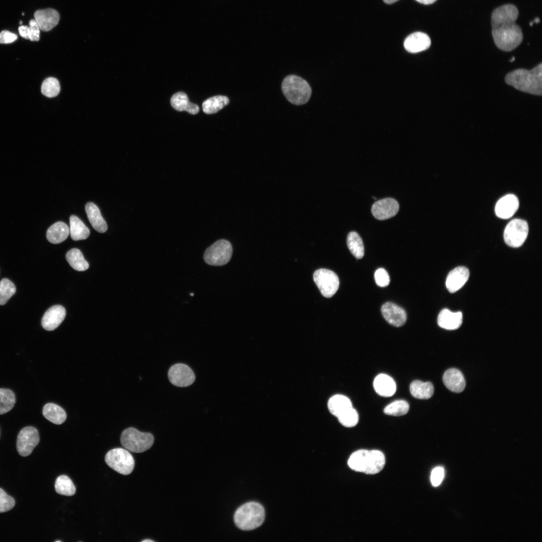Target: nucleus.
Masks as SVG:
<instances>
[{
    "label": "nucleus",
    "instance_id": "obj_1",
    "mask_svg": "<svg viewBox=\"0 0 542 542\" xmlns=\"http://www.w3.org/2000/svg\"><path fill=\"white\" fill-rule=\"evenodd\" d=\"M518 16L517 8L511 4L495 9L491 15L492 35L496 46L504 51H510L521 43V28L515 24Z\"/></svg>",
    "mask_w": 542,
    "mask_h": 542
},
{
    "label": "nucleus",
    "instance_id": "obj_2",
    "mask_svg": "<svg viewBox=\"0 0 542 542\" xmlns=\"http://www.w3.org/2000/svg\"><path fill=\"white\" fill-rule=\"evenodd\" d=\"M505 82L517 90L535 95L542 94V64L530 70L518 69L508 73Z\"/></svg>",
    "mask_w": 542,
    "mask_h": 542
},
{
    "label": "nucleus",
    "instance_id": "obj_3",
    "mask_svg": "<svg viewBox=\"0 0 542 542\" xmlns=\"http://www.w3.org/2000/svg\"><path fill=\"white\" fill-rule=\"evenodd\" d=\"M264 516V509L260 504L249 502L242 505L236 510L234 521L239 528L249 530L262 524Z\"/></svg>",
    "mask_w": 542,
    "mask_h": 542
},
{
    "label": "nucleus",
    "instance_id": "obj_4",
    "mask_svg": "<svg viewBox=\"0 0 542 542\" xmlns=\"http://www.w3.org/2000/svg\"><path fill=\"white\" fill-rule=\"evenodd\" d=\"M282 89L287 100L295 105L306 103L312 94L309 83L302 78L294 75H288L284 78Z\"/></svg>",
    "mask_w": 542,
    "mask_h": 542
},
{
    "label": "nucleus",
    "instance_id": "obj_5",
    "mask_svg": "<svg viewBox=\"0 0 542 542\" xmlns=\"http://www.w3.org/2000/svg\"><path fill=\"white\" fill-rule=\"evenodd\" d=\"M120 440L124 448L139 453L149 450L153 446L154 438L151 433L142 432L130 427L122 432Z\"/></svg>",
    "mask_w": 542,
    "mask_h": 542
},
{
    "label": "nucleus",
    "instance_id": "obj_6",
    "mask_svg": "<svg viewBox=\"0 0 542 542\" xmlns=\"http://www.w3.org/2000/svg\"><path fill=\"white\" fill-rule=\"evenodd\" d=\"M232 254V247L230 242L225 239H220L205 251L203 258L209 265L221 266L227 263Z\"/></svg>",
    "mask_w": 542,
    "mask_h": 542
},
{
    "label": "nucleus",
    "instance_id": "obj_7",
    "mask_svg": "<svg viewBox=\"0 0 542 542\" xmlns=\"http://www.w3.org/2000/svg\"><path fill=\"white\" fill-rule=\"evenodd\" d=\"M105 461L109 467L124 475L131 473L134 466L132 456L127 450L121 448L109 450L105 455Z\"/></svg>",
    "mask_w": 542,
    "mask_h": 542
},
{
    "label": "nucleus",
    "instance_id": "obj_8",
    "mask_svg": "<svg viewBox=\"0 0 542 542\" xmlns=\"http://www.w3.org/2000/svg\"><path fill=\"white\" fill-rule=\"evenodd\" d=\"M528 232L527 222L520 219H514L508 223L504 229V241L512 247H520L526 240Z\"/></svg>",
    "mask_w": 542,
    "mask_h": 542
},
{
    "label": "nucleus",
    "instance_id": "obj_9",
    "mask_svg": "<svg viewBox=\"0 0 542 542\" xmlns=\"http://www.w3.org/2000/svg\"><path fill=\"white\" fill-rule=\"evenodd\" d=\"M313 279L321 294L326 298L332 297L338 289L339 278L331 270L320 268L316 270L313 275Z\"/></svg>",
    "mask_w": 542,
    "mask_h": 542
},
{
    "label": "nucleus",
    "instance_id": "obj_10",
    "mask_svg": "<svg viewBox=\"0 0 542 542\" xmlns=\"http://www.w3.org/2000/svg\"><path fill=\"white\" fill-rule=\"evenodd\" d=\"M39 440V433L35 428L29 426L22 429L18 435L17 441L19 454L24 457L30 455Z\"/></svg>",
    "mask_w": 542,
    "mask_h": 542
},
{
    "label": "nucleus",
    "instance_id": "obj_11",
    "mask_svg": "<svg viewBox=\"0 0 542 542\" xmlns=\"http://www.w3.org/2000/svg\"><path fill=\"white\" fill-rule=\"evenodd\" d=\"M170 382L177 387H187L194 382L195 375L192 369L188 365L181 363L171 366L168 371Z\"/></svg>",
    "mask_w": 542,
    "mask_h": 542
},
{
    "label": "nucleus",
    "instance_id": "obj_12",
    "mask_svg": "<svg viewBox=\"0 0 542 542\" xmlns=\"http://www.w3.org/2000/svg\"><path fill=\"white\" fill-rule=\"evenodd\" d=\"M399 208V204L395 199L386 198L376 201L372 206L371 212L376 219L383 220L395 216Z\"/></svg>",
    "mask_w": 542,
    "mask_h": 542
},
{
    "label": "nucleus",
    "instance_id": "obj_13",
    "mask_svg": "<svg viewBox=\"0 0 542 542\" xmlns=\"http://www.w3.org/2000/svg\"><path fill=\"white\" fill-rule=\"evenodd\" d=\"M381 311L384 318L391 325L400 327L406 322L405 311L393 303L386 302L381 307Z\"/></svg>",
    "mask_w": 542,
    "mask_h": 542
},
{
    "label": "nucleus",
    "instance_id": "obj_14",
    "mask_svg": "<svg viewBox=\"0 0 542 542\" xmlns=\"http://www.w3.org/2000/svg\"><path fill=\"white\" fill-rule=\"evenodd\" d=\"M519 207L518 198L513 194H507L497 202L495 212L496 216L502 219H508L512 217Z\"/></svg>",
    "mask_w": 542,
    "mask_h": 542
},
{
    "label": "nucleus",
    "instance_id": "obj_15",
    "mask_svg": "<svg viewBox=\"0 0 542 542\" xmlns=\"http://www.w3.org/2000/svg\"><path fill=\"white\" fill-rule=\"evenodd\" d=\"M65 316V308L61 305H54L44 313L42 319V326L46 330H54L63 321Z\"/></svg>",
    "mask_w": 542,
    "mask_h": 542
},
{
    "label": "nucleus",
    "instance_id": "obj_16",
    "mask_svg": "<svg viewBox=\"0 0 542 542\" xmlns=\"http://www.w3.org/2000/svg\"><path fill=\"white\" fill-rule=\"evenodd\" d=\"M34 17L40 29L45 32L51 30L57 25L60 20L58 12L51 8L37 10Z\"/></svg>",
    "mask_w": 542,
    "mask_h": 542
},
{
    "label": "nucleus",
    "instance_id": "obj_17",
    "mask_svg": "<svg viewBox=\"0 0 542 542\" xmlns=\"http://www.w3.org/2000/svg\"><path fill=\"white\" fill-rule=\"evenodd\" d=\"M429 36L422 32H415L408 36L404 41L405 50L411 53H418L428 49L431 46Z\"/></svg>",
    "mask_w": 542,
    "mask_h": 542
},
{
    "label": "nucleus",
    "instance_id": "obj_18",
    "mask_svg": "<svg viewBox=\"0 0 542 542\" xmlns=\"http://www.w3.org/2000/svg\"><path fill=\"white\" fill-rule=\"evenodd\" d=\"M469 277L468 269L465 266H458L448 274L446 286L448 290L453 293L461 289L467 282Z\"/></svg>",
    "mask_w": 542,
    "mask_h": 542
},
{
    "label": "nucleus",
    "instance_id": "obj_19",
    "mask_svg": "<svg viewBox=\"0 0 542 542\" xmlns=\"http://www.w3.org/2000/svg\"><path fill=\"white\" fill-rule=\"evenodd\" d=\"M385 463V456L382 452L378 450H368L364 459L363 473L367 474L379 473L383 468Z\"/></svg>",
    "mask_w": 542,
    "mask_h": 542
},
{
    "label": "nucleus",
    "instance_id": "obj_20",
    "mask_svg": "<svg viewBox=\"0 0 542 542\" xmlns=\"http://www.w3.org/2000/svg\"><path fill=\"white\" fill-rule=\"evenodd\" d=\"M443 380L446 387L454 392H461L465 387L464 377L462 372L456 368L446 370L443 375Z\"/></svg>",
    "mask_w": 542,
    "mask_h": 542
},
{
    "label": "nucleus",
    "instance_id": "obj_21",
    "mask_svg": "<svg viewBox=\"0 0 542 542\" xmlns=\"http://www.w3.org/2000/svg\"><path fill=\"white\" fill-rule=\"evenodd\" d=\"M463 316L461 312H453L447 309L442 310L438 317L440 327L447 330H455L462 323Z\"/></svg>",
    "mask_w": 542,
    "mask_h": 542
},
{
    "label": "nucleus",
    "instance_id": "obj_22",
    "mask_svg": "<svg viewBox=\"0 0 542 542\" xmlns=\"http://www.w3.org/2000/svg\"><path fill=\"white\" fill-rule=\"evenodd\" d=\"M373 387L376 392L383 397H389L395 392L396 386L394 380L385 374H379L374 378Z\"/></svg>",
    "mask_w": 542,
    "mask_h": 542
},
{
    "label": "nucleus",
    "instance_id": "obj_23",
    "mask_svg": "<svg viewBox=\"0 0 542 542\" xmlns=\"http://www.w3.org/2000/svg\"><path fill=\"white\" fill-rule=\"evenodd\" d=\"M85 209L88 219L93 228L99 233L105 232L107 230V225L96 205L93 202H89L86 203Z\"/></svg>",
    "mask_w": 542,
    "mask_h": 542
},
{
    "label": "nucleus",
    "instance_id": "obj_24",
    "mask_svg": "<svg viewBox=\"0 0 542 542\" xmlns=\"http://www.w3.org/2000/svg\"><path fill=\"white\" fill-rule=\"evenodd\" d=\"M171 104L177 111L185 110L192 114H196L199 111V106L189 102L187 95L183 92H177L172 96Z\"/></svg>",
    "mask_w": 542,
    "mask_h": 542
},
{
    "label": "nucleus",
    "instance_id": "obj_25",
    "mask_svg": "<svg viewBox=\"0 0 542 542\" xmlns=\"http://www.w3.org/2000/svg\"><path fill=\"white\" fill-rule=\"evenodd\" d=\"M69 233L70 230L67 225L63 222L58 221L48 229L46 237L51 243L57 244L64 241Z\"/></svg>",
    "mask_w": 542,
    "mask_h": 542
},
{
    "label": "nucleus",
    "instance_id": "obj_26",
    "mask_svg": "<svg viewBox=\"0 0 542 542\" xmlns=\"http://www.w3.org/2000/svg\"><path fill=\"white\" fill-rule=\"evenodd\" d=\"M352 407L351 400L347 396L336 394L332 396L328 402L330 412L337 418L343 412Z\"/></svg>",
    "mask_w": 542,
    "mask_h": 542
},
{
    "label": "nucleus",
    "instance_id": "obj_27",
    "mask_svg": "<svg viewBox=\"0 0 542 542\" xmlns=\"http://www.w3.org/2000/svg\"><path fill=\"white\" fill-rule=\"evenodd\" d=\"M411 394L415 398L421 399H427L431 397L434 389L433 384L430 382H423L420 380L413 381L410 387Z\"/></svg>",
    "mask_w": 542,
    "mask_h": 542
},
{
    "label": "nucleus",
    "instance_id": "obj_28",
    "mask_svg": "<svg viewBox=\"0 0 542 542\" xmlns=\"http://www.w3.org/2000/svg\"><path fill=\"white\" fill-rule=\"evenodd\" d=\"M70 233L71 238L75 241L87 238L90 234L88 228L76 216L70 217Z\"/></svg>",
    "mask_w": 542,
    "mask_h": 542
},
{
    "label": "nucleus",
    "instance_id": "obj_29",
    "mask_svg": "<svg viewBox=\"0 0 542 542\" xmlns=\"http://www.w3.org/2000/svg\"><path fill=\"white\" fill-rule=\"evenodd\" d=\"M43 414L46 419L56 425L63 423L67 417L65 411L53 403H48L44 405Z\"/></svg>",
    "mask_w": 542,
    "mask_h": 542
},
{
    "label": "nucleus",
    "instance_id": "obj_30",
    "mask_svg": "<svg viewBox=\"0 0 542 542\" xmlns=\"http://www.w3.org/2000/svg\"><path fill=\"white\" fill-rule=\"evenodd\" d=\"M229 102L227 97L217 95L205 100L202 103V109L204 112L210 114L216 113Z\"/></svg>",
    "mask_w": 542,
    "mask_h": 542
},
{
    "label": "nucleus",
    "instance_id": "obj_31",
    "mask_svg": "<svg viewBox=\"0 0 542 542\" xmlns=\"http://www.w3.org/2000/svg\"><path fill=\"white\" fill-rule=\"evenodd\" d=\"M66 258L70 266L77 271H84L89 267V264L84 259L82 252L77 248L69 250L66 254Z\"/></svg>",
    "mask_w": 542,
    "mask_h": 542
},
{
    "label": "nucleus",
    "instance_id": "obj_32",
    "mask_svg": "<svg viewBox=\"0 0 542 542\" xmlns=\"http://www.w3.org/2000/svg\"><path fill=\"white\" fill-rule=\"evenodd\" d=\"M347 246L351 253L357 259L363 257L364 247L362 240L359 235L355 231L349 233L347 237Z\"/></svg>",
    "mask_w": 542,
    "mask_h": 542
},
{
    "label": "nucleus",
    "instance_id": "obj_33",
    "mask_svg": "<svg viewBox=\"0 0 542 542\" xmlns=\"http://www.w3.org/2000/svg\"><path fill=\"white\" fill-rule=\"evenodd\" d=\"M55 488L57 493L65 496H72L76 492V488L72 481L65 475L57 478Z\"/></svg>",
    "mask_w": 542,
    "mask_h": 542
},
{
    "label": "nucleus",
    "instance_id": "obj_34",
    "mask_svg": "<svg viewBox=\"0 0 542 542\" xmlns=\"http://www.w3.org/2000/svg\"><path fill=\"white\" fill-rule=\"evenodd\" d=\"M16 397L9 389L0 388V415L9 412L14 407Z\"/></svg>",
    "mask_w": 542,
    "mask_h": 542
},
{
    "label": "nucleus",
    "instance_id": "obj_35",
    "mask_svg": "<svg viewBox=\"0 0 542 542\" xmlns=\"http://www.w3.org/2000/svg\"><path fill=\"white\" fill-rule=\"evenodd\" d=\"M20 35L23 38L32 41H38L40 39V29L35 20L29 22V27L21 26L18 29Z\"/></svg>",
    "mask_w": 542,
    "mask_h": 542
},
{
    "label": "nucleus",
    "instance_id": "obj_36",
    "mask_svg": "<svg viewBox=\"0 0 542 542\" xmlns=\"http://www.w3.org/2000/svg\"><path fill=\"white\" fill-rule=\"evenodd\" d=\"M409 404L404 400H396L387 405L383 410L384 414L400 416L405 415L409 410Z\"/></svg>",
    "mask_w": 542,
    "mask_h": 542
},
{
    "label": "nucleus",
    "instance_id": "obj_37",
    "mask_svg": "<svg viewBox=\"0 0 542 542\" xmlns=\"http://www.w3.org/2000/svg\"><path fill=\"white\" fill-rule=\"evenodd\" d=\"M16 288L14 283L8 279L0 281V305H5L15 294Z\"/></svg>",
    "mask_w": 542,
    "mask_h": 542
},
{
    "label": "nucleus",
    "instance_id": "obj_38",
    "mask_svg": "<svg viewBox=\"0 0 542 542\" xmlns=\"http://www.w3.org/2000/svg\"><path fill=\"white\" fill-rule=\"evenodd\" d=\"M60 90V83L55 78H47L44 80L42 84V93L48 97L51 98L56 96L59 93Z\"/></svg>",
    "mask_w": 542,
    "mask_h": 542
},
{
    "label": "nucleus",
    "instance_id": "obj_39",
    "mask_svg": "<svg viewBox=\"0 0 542 542\" xmlns=\"http://www.w3.org/2000/svg\"><path fill=\"white\" fill-rule=\"evenodd\" d=\"M367 452V450H359L352 453L348 461L349 467L355 471L363 472Z\"/></svg>",
    "mask_w": 542,
    "mask_h": 542
},
{
    "label": "nucleus",
    "instance_id": "obj_40",
    "mask_svg": "<svg viewBox=\"0 0 542 542\" xmlns=\"http://www.w3.org/2000/svg\"><path fill=\"white\" fill-rule=\"evenodd\" d=\"M337 418L343 426L351 428L357 425L359 417L358 413L352 406L339 415Z\"/></svg>",
    "mask_w": 542,
    "mask_h": 542
},
{
    "label": "nucleus",
    "instance_id": "obj_41",
    "mask_svg": "<svg viewBox=\"0 0 542 542\" xmlns=\"http://www.w3.org/2000/svg\"><path fill=\"white\" fill-rule=\"evenodd\" d=\"M15 504V499L0 488V513L11 510Z\"/></svg>",
    "mask_w": 542,
    "mask_h": 542
},
{
    "label": "nucleus",
    "instance_id": "obj_42",
    "mask_svg": "<svg viewBox=\"0 0 542 542\" xmlns=\"http://www.w3.org/2000/svg\"><path fill=\"white\" fill-rule=\"evenodd\" d=\"M374 279L376 284L379 287H385L387 286L390 283V278L387 271L383 268L377 269L374 274Z\"/></svg>",
    "mask_w": 542,
    "mask_h": 542
},
{
    "label": "nucleus",
    "instance_id": "obj_43",
    "mask_svg": "<svg viewBox=\"0 0 542 542\" xmlns=\"http://www.w3.org/2000/svg\"><path fill=\"white\" fill-rule=\"evenodd\" d=\"M444 477V469L442 467L438 466L435 468L432 471L431 475V481L434 486H439L442 482Z\"/></svg>",
    "mask_w": 542,
    "mask_h": 542
},
{
    "label": "nucleus",
    "instance_id": "obj_44",
    "mask_svg": "<svg viewBox=\"0 0 542 542\" xmlns=\"http://www.w3.org/2000/svg\"><path fill=\"white\" fill-rule=\"evenodd\" d=\"M17 35L8 31H3L0 33V43L9 44L15 41L17 39Z\"/></svg>",
    "mask_w": 542,
    "mask_h": 542
},
{
    "label": "nucleus",
    "instance_id": "obj_45",
    "mask_svg": "<svg viewBox=\"0 0 542 542\" xmlns=\"http://www.w3.org/2000/svg\"><path fill=\"white\" fill-rule=\"evenodd\" d=\"M416 1L417 2H418L419 3L423 4L429 5V4H432L434 3H435L437 0H416Z\"/></svg>",
    "mask_w": 542,
    "mask_h": 542
},
{
    "label": "nucleus",
    "instance_id": "obj_46",
    "mask_svg": "<svg viewBox=\"0 0 542 542\" xmlns=\"http://www.w3.org/2000/svg\"><path fill=\"white\" fill-rule=\"evenodd\" d=\"M383 1H384V3H385L386 4H391L395 3V2L397 1L398 0H383Z\"/></svg>",
    "mask_w": 542,
    "mask_h": 542
},
{
    "label": "nucleus",
    "instance_id": "obj_47",
    "mask_svg": "<svg viewBox=\"0 0 542 542\" xmlns=\"http://www.w3.org/2000/svg\"><path fill=\"white\" fill-rule=\"evenodd\" d=\"M539 21H540V20H539V18H535V19L534 20V21H532V22H533V23H539Z\"/></svg>",
    "mask_w": 542,
    "mask_h": 542
},
{
    "label": "nucleus",
    "instance_id": "obj_48",
    "mask_svg": "<svg viewBox=\"0 0 542 542\" xmlns=\"http://www.w3.org/2000/svg\"><path fill=\"white\" fill-rule=\"evenodd\" d=\"M142 541L146 542V541H154L153 540H151V539H147L143 540Z\"/></svg>",
    "mask_w": 542,
    "mask_h": 542
},
{
    "label": "nucleus",
    "instance_id": "obj_49",
    "mask_svg": "<svg viewBox=\"0 0 542 542\" xmlns=\"http://www.w3.org/2000/svg\"><path fill=\"white\" fill-rule=\"evenodd\" d=\"M514 60H515V57H512V58L510 59L509 61L512 62L514 61Z\"/></svg>",
    "mask_w": 542,
    "mask_h": 542
}]
</instances>
